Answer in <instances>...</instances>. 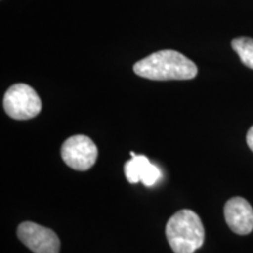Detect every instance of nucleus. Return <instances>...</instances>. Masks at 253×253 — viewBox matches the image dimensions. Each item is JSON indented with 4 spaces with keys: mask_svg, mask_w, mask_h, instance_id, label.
<instances>
[{
    "mask_svg": "<svg viewBox=\"0 0 253 253\" xmlns=\"http://www.w3.org/2000/svg\"><path fill=\"white\" fill-rule=\"evenodd\" d=\"M134 72L141 78L155 81L191 80L197 75V66L179 52L164 49L153 53L134 65Z\"/></svg>",
    "mask_w": 253,
    "mask_h": 253,
    "instance_id": "nucleus-1",
    "label": "nucleus"
},
{
    "mask_svg": "<svg viewBox=\"0 0 253 253\" xmlns=\"http://www.w3.org/2000/svg\"><path fill=\"white\" fill-rule=\"evenodd\" d=\"M18 238L33 253H59L60 239L53 230L33 221H24L18 226Z\"/></svg>",
    "mask_w": 253,
    "mask_h": 253,
    "instance_id": "nucleus-5",
    "label": "nucleus"
},
{
    "mask_svg": "<svg viewBox=\"0 0 253 253\" xmlns=\"http://www.w3.org/2000/svg\"><path fill=\"white\" fill-rule=\"evenodd\" d=\"M231 46L238 54L240 61L246 67L253 69V39L249 37L236 38L231 42Z\"/></svg>",
    "mask_w": 253,
    "mask_h": 253,
    "instance_id": "nucleus-8",
    "label": "nucleus"
},
{
    "mask_svg": "<svg viewBox=\"0 0 253 253\" xmlns=\"http://www.w3.org/2000/svg\"><path fill=\"white\" fill-rule=\"evenodd\" d=\"M131 160L125 164V175L129 183L142 182L145 186H154L162 178L160 168L155 166L144 155H136L131 151Z\"/></svg>",
    "mask_w": 253,
    "mask_h": 253,
    "instance_id": "nucleus-7",
    "label": "nucleus"
},
{
    "mask_svg": "<svg viewBox=\"0 0 253 253\" xmlns=\"http://www.w3.org/2000/svg\"><path fill=\"white\" fill-rule=\"evenodd\" d=\"M166 235L175 253H194L203 246L205 231L198 214L183 209L168 220Z\"/></svg>",
    "mask_w": 253,
    "mask_h": 253,
    "instance_id": "nucleus-2",
    "label": "nucleus"
},
{
    "mask_svg": "<svg viewBox=\"0 0 253 253\" xmlns=\"http://www.w3.org/2000/svg\"><path fill=\"white\" fill-rule=\"evenodd\" d=\"M96 144L91 138L84 135H74L63 142L61 147V157L63 162L72 169L78 171L89 170L96 162Z\"/></svg>",
    "mask_w": 253,
    "mask_h": 253,
    "instance_id": "nucleus-4",
    "label": "nucleus"
},
{
    "mask_svg": "<svg viewBox=\"0 0 253 253\" xmlns=\"http://www.w3.org/2000/svg\"><path fill=\"white\" fill-rule=\"evenodd\" d=\"M2 104L9 118L19 121L36 118L42 108L37 91L25 84H17L9 87L5 93Z\"/></svg>",
    "mask_w": 253,
    "mask_h": 253,
    "instance_id": "nucleus-3",
    "label": "nucleus"
},
{
    "mask_svg": "<svg viewBox=\"0 0 253 253\" xmlns=\"http://www.w3.org/2000/svg\"><path fill=\"white\" fill-rule=\"evenodd\" d=\"M227 226L237 235L245 236L253 231V209L243 197H233L224 207Z\"/></svg>",
    "mask_w": 253,
    "mask_h": 253,
    "instance_id": "nucleus-6",
    "label": "nucleus"
},
{
    "mask_svg": "<svg viewBox=\"0 0 253 253\" xmlns=\"http://www.w3.org/2000/svg\"><path fill=\"white\" fill-rule=\"evenodd\" d=\"M246 142H248L249 148L253 151V126L249 129L248 135H246Z\"/></svg>",
    "mask_w": 253,
    "mask_h": 253,
    "instance_id": "nucleus-9",
    "label": "nucleus"
}]
</instances>
